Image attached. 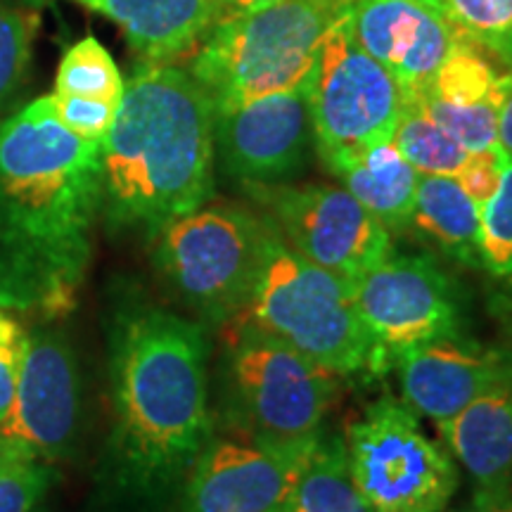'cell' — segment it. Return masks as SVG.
<instances>
[{
    "label": "cell",
    "instance_id": "obj_1",
    "mask_svg": "<svg viewBox=\"0 0 512 512\" xmlns=\"http://www.w3.org/2000/svg\"><path fill=\"white\" fill-rule=\"evenodd\" d=\"M102 209V143L69 131L53 95L0 124V306L57 320L76 306Z\"/></svg>",
    "mask_w": 512,
    "mask_h": 512
},
{
    "label": "cell",
    "instance_id": "obj_2",
    "mask_svg": "<svg viewBox=\"0 0 512 512\" xmlns=\"http://www.w3.org/2000/svg\"><path fill=\"white\" fill-rule=\"evenodd\" d=\"M207 361V335L195 320L143 302L117 311L110 328V463L119 486L159 494L200 456L211 439Z\"/></svg>",
    "mask_w": 512,
    "mask_h": 512
},
{
    "label": "cell",
    "instance_id": "obj_3",
    "mask_svg": "<svg viewBox=\"0 0 512 512\" xmlns=\"http://www.w3.org/2000/svg\"><path fill=\"white\" fill-rule=\"evenodd\" d=\"M214 102L171 64H145L126 83L102 140V209L110 228L155 240L214 190Z\"/></svg>",
    "mask_w": 512,
    "mask_h": 512
},
{
    "label": "cell",
    "instance_id": "obj_4",
    "mask_svg": "<svg viewBox=\"0 0 512 512\" xmlns=\"http://www.w3.org/2000/svg\"><path fill=\"white\" fill-rule=\"evenodd\" d=\"M351 5L354 0H278L254 15L223 17L197 50L192 76L214 110L299 86Z\"/></svg>",
    "mask_w": 512,
    "mask_h": 512
},
{
    "label": "cell",
    "instance_id": "obj_5",
    "mask_svg": "<svg viewBox=\"0 0 512 512\" xmlns=\"http://www.w3.org/2000/svg\"><path fill=\"white\" fill-rule=\"evenodd\" d=\"M242 316L332 375L373 370V344L358 316L351 280L299 256L285 245L273 223Z\"/></svg>",
    "mask_w": 512,
    "mask_h": 512
},
{
    "label": "cell",
    "instance_id": "obj_6",
    "mask_svg": "<svg viewBox=\"0 0 512 512\" xmlns=\"http://www.w3.org/2000/svg\"><path fill=\"white\" fill-rule=\"evenodd\" d=\"M233 320L223 368L238 425L247 437L271 444L316 441L323 434L337 375L249 318Z\"/></svg>",
    "mask_w": 512,
    "mask_h": 512
},
{
    "label": "cell",
    "instance_id": "obj_7",
    "mask_svg": "<svg viewBox=\"0 0 512 512\" xmlns=\"http://www.w3.org/2000/svg\"><path fill=\"white\" fill-rule=\"evenodd\" d=\"M271 226L233 204H211L157 235L155 266L171 294L207 323L247 311Z\"/></svg>",
    "mask_w": 512,
    "mask_h": 512
},
{
    "label": "cell",
    "instance_id": "obj_8",
    "mask_svg": "<svg viewBox=\"0 0 512 512\" xmlns=\"http://www.w3.org/2000/svg\"><path fill=\"white\" fill-rule=\"evenodd\" d=\"M351 8L330 29L311 72L313 138L332 174L392 140L406 105L394 76L356 43Z\"/></svg>",
    "mask_w": 512,
    "mask_h": 512
},
{
    "label": "cell",
    "instance_id": "obj_9",
    "mask_svg": "<svg viewBox=\"0 0 512 512\" xmlns=\"http://www.w3.org/2000/svg\"><path fill=\"white\" fill-rule=\"evenodd\" d=\"M347 458L370 512H441L458 489L453 460L420 430L413 408L392 396L349 427Z\"/></svg>",
    "mask_w": 512,
    "mask_h": 512
},
{
    "label": "cell",
    "instance_id": "obj_10",
    "mask_svg": "<svg viewBox=\"0 0 512 512\" xmlns=\"http://www.w3.org/2000/svg\"><path fill=\"white\" fill-rule=\"evenodd\" d=\"M358 316L373 344V370L439 337L460 335V299L430 256H394L351 280Z\"/></svg>",
    "mask_w": 512,
    "mask_h": 512
},
{
    "label": "cell",
    "instance_id": "obj_11",
    "mask_svg": "<svg viewBox=\"0 0 512 512\" xmlns=\"http://www.w3.org/2000/svg\"><path fill=\"white\" fill-rule=\"evenodd\" d=\"M273 228L306 261L347 280L392 254V235L349 190L335 185H249Z\"/></svg>",
    "mask_w": 512,
    "mask_h": 512
},
{
    "label": "cell",
    "instance_id": "obj_12",
    "mask_svg": "<svg viewBox=\"0 0 512 512\" xmlns=\"http://www.w3.org/2000/svg\"><path fill=\"white\" fill-rule=\"evenodd\" d=\"M81 422V375L67 335L27 332L12 408L0 434L17 456L53 465L74 451Z\"/></svg>",
    "mask_w": 512,
    "mask_h": 512
},
{
    "label": "cell",
    "instance_id": "obj_13",
    "mask_svg": "<svg viewBox=\"0 0 512 512\" xmlns=\"http://www.w3.org/2000/svg\"><path fill=\"white\" fill-rule=\"evenodd\" d=\"M316 441L283 446L254 437L209 439L188 470L181 512H273Z\"/></svg>",
    "mask_w": 512,
    "mask_h": 512
},
{
    "label": "cell",
    "instance_id": "obj_14",
    "mask_svg": "<svg viewBox=\"0 0 512 512\" xmlns=\"http://www.w3.org/2000/svg\"><path fill=\"white\" fill-rule=\"evenodd\" d=\"M313 136L311 76L287 91L214 110V145L230 176L268 185L292 176Z\"/></svg>",
    "mask_w": 512,
    "mask_h": 512
},
{
    "label": "cell",
    "instance_id": "obj_15",
    "mask_svg": "<svg viewBox=\"0 0 512 512\" xmlns=\"http://www.w3.org/2000/svg\"><path fill=\"white\" fill-rule=\"evenodd\" d=\"M351 27L358 46L394 76L406 98L430 86L460 43L425 0H354Z\"/></svg>",
    "mask_w": 512,
    "mask_h": 512
},
{
    "label": "cell",
    "instance_id": "obj_16",
    "mask_svg": "<svg viewBox=\"0 0 512 512\" xmlns=\"http://www.w3.org/2000/svg\"><path fill=\"white\" fill-rule=\"evenodd\" d=\"M401 392L415 413L444 425L477 396L512 382V363L463 337H439L396 356Z\"/></svg>",
    "mask_w": 512,
    "mask_h": 512
},
{
    "label": "cell",
    "instance_id": "obj_17",
    "mask_svg": "<svg viewBox=\"0 0 512 512\" xmlns=\"http://www.w3.org/2000/svg\"><path fill=\"white\" fill-rule=\"evenodd\" d=\"M508 88L510 74H498L475 46L460 41L413 100L467 152H479L498 145V117Z\"/></svg>",
    "mask_w": 512,
    "mask_h": 512
},
{
    "label": "cell",
    "instance_id": "obj_18",
    "mask_svg": "<svg viewBox=\"0 0 512 512\" xmlns=\"http://www.w3.org/2000/svg\"><path fill=\"white\" fill-rule=\"evenodd\" d=\"M439 427L479 486V505L494 508L501 503L512 484V382L477 396Z\"/></svg>",
    "mask_w": 512,
    "mask_h": 512
},
{
    "label": "cell",
    "instance_id": "obj_19",
    "mask_svg": "<svg viewBox=\"0 0 512 512\" xmlns=\"http://www.w3.org/2000/svg\"><path fill=\"white\" fill-rule=\"evenodd\" d=\"M110 17L147 64L188 53L214 24V0H79Z\"/></svg>",
    "mask_w": 512,
    "mask_h": 512
},
{
    "label": "cell",
    "instance_id": "obj_20",
    "mask_svg": "<svg viewBox=\"0 0 512 512\" xmlns=\"http://www.w3.org/2000/svg\"><path fill=\"white\" fill-rule=\"evenodd\" d=\"M335 176L358 202L389 230L413 221L420 174L396 150L392 140L370 147L354 162L339 166Z\"/></svg>",
    "mask_w": 512,
    "mask_h": 512
},
{
    "label": "cell",
    "instance_id": "obj_21",
    "mask_svg": "<svg viewBox=\"0 0 512 512\" xmlns=\"http://www.w3.org/2000/svg\"><path fill=\"white\" fill-rule=\"evenodd\" d=\"M441 252L465 266H482L479 223L482 209L453 176L420 174L413 221Z\"/></svg>",
    "mask_w": 512,
    "mask_h": 512
},
{
    "label": "cell",
    "instance_id": "obj_22",
    "mask_svg": "<svg viewBox=\"0 0 512 512\" xmlns=\"http://www.w3.org/2000/svg\"><path fill=\"white\" fill-rule=\"evenodd\" d=\"M273 512H370L351 479L347 444L320 434L290 494Z\"/></svg>",
    "mask_w": 512,
    "mask_h": 512
},
{
    "label": "cell",
    "instance_id": "obj_23",
    "mask_svg": "<svg viewBox=\"0 0 512 512\" xmlns=\"http://www.w3.org/2000/svg\"><path fill=\"white\" fill-rule=\"evenodd\" d=\"M392 143L418 174L458 176L470 152L427 117L418 100L406 98Z\"/></svg>",
    "mask_w": 512,
    "mask_h": 512
},
{
    "label": "cell",
    "instance_id": "obj_24",
    "mask_svg": "<svg viewBox=\"0 0 512 512\" xmlns=\"http://www.w3.org/2000/svg\"><path fill=\"white\" fill-rule=\"evenodd\" d=\"M460 41L512 64V0H425Z\"/></svg>",
    "mask_w": 512,
    "mask_h": 512
},
{
    "label": "cell",
    "instance_id": "obj_25",
    "mask_svg": "<svg viewBox=\"0 0 512 512\" xmlns=\"http://www.w3.org/2000/svg\"><path fill=\"white\" fill-rule=\"evenodd\" d=\"M126 81L117 62L95 36L81 38L62 57L55 76L57 95H79V98L105 100L121 105Z\"/></svg>",
    "mask_w": 512,
    "mask_h": 512
},
{
    "label": "cell",
    "instance_id": "obj_26",
    "mask_svg": "<svg viewBox=\"0 0 512 512\" xmlns=\"http://www.w3.org/2000/svg\"><path fill=\"white\" fill-rule=\"evenodd\" d=\"M38 15L0 3V124L15 110L34 60Z\"/></svg>",
    "mask_w": 512,
    "mask_h": 512
},
{
    "label": "cell",
    "instance_id": "obj_27",
    "mask_svg": "<svg viewBox=\"0 0 512 512\" xmlns=\"http://www.w3.org/2000/svg\"><path fill=\"white\" fill-rule=\"evenodd\" d=\"M479 259L484 271L512 283V157L505 159L501 185L494 197L482 207Z\"/></svg>",
    "mask_w": 512,
    "mask_h": 512
},
{
    "label": "cell",
    "instance_id": "obj_28",
    "mask_svg": "<svg viewBox=\"0 0 512 512\" xmlns=\"http://www.w3.org/2000/svg\"><path fill=\"white\" fill-rule=\"evenodd\" d=\"M55 479L50 463L36 458H12L0 467V512H34L46 501Z\"/></svg>",
    "mask_w": 512,
    "mask_h": 512
},
{
    "label": "cell",
    "instance_id": "obj_29",
    "mask_svg": "<svg viewBox=\"0 0 512 512\" xmlns=\"http://www.w3.org/2000/svg\"><path fill=\"white\" fill-rule=\"evenodd\" d=\"M53 105L57 119L69 131L86 140H100V143L112 128L119 110V105H114V102L57 93H53Z\"/></svg>",
    "mask_w": 512,
    "mask_h": 512
},
{
    "label": "cell",
    "instance_id": "obj_30",
    "mask_svg": "<svg viewBox=\"0 0 512 512\" xmlns=\"http://www.w3.org/2000/svg\"><path fill=\"white\" fill-rule=\"evenodd\" d=\"M24 344H27V332L12 316V311L0 306V425L8 418L15 401Z\"/></svg>",
    "mask_w": 512,
    "mask_h": 512
},
{
    "label": "cell",
    "instance_id": "obj_31",
    "mask_svg": "<svg viewBox=\"0 0 512 512\" xmlns=\"http://www.w3.org/2000/svg\"><path fill=\"white\" fill-rule=\"evenodd\" d=\"M505 159H508V155L501 150V145H496L489 147V150L470 152L463 169L458 171L456 181L460 183V188L472 197V202H475L479 209L494 197L498 185H501Z\"/></svg>",
    "mask_w": 512,
    "mask_h": 512
},
{
    "label": "cell",
    "instance_id": "obj_32",
    "mask_svg": "<svg viewBox=\"0 0 512 512\" xmlns=\"http://www.w3.org/2000/svg\"><path fill=\"white\" fill-rule=\"evenodd\" d=\"M216 3V15L223 17H238V15H254V12H261L271 5L278 3V0H214Z\"/></svg>",
    "mask_w": 512,
    "mask_h": 512
},
{
    "label": "cell",
    "instance_id": "obj_33",
    "mask_svg": "<svg viewBox=\"0 0 512 512\" xmlns=\"http://www.w3.org/2000/svg\"><path fill=\"white\" fill-rule=\"evenodd\" d=\"M498 145L505 155L512 157V74H510V88L505 95L501 117H498Z\"/></svg>",
    "mask_w": 512,
    "mask_h": 512
},
{
    "label": "cell",
    "instance_id": "obj_34",
    "mask_svg": "<svg viewBox=\"0 0 512 512\" xmlns=\"http://www.w3.org/2000/svg\"><path fill=\"white\" fill-rule=\"evenodd\" d=\"M12 458H24V456H17V453L12 451V446L8 444V441H5L3 434H0V467H3Z\"/></svg>",
    "mask_w": 512,
    "mask_h": 512
},
{
    "label": "cell",
    "instance_id": "obj_35",
    "mask_svg": "<svg viewBox=\"0 0 512 512\" xmlns=\"http://www.w3.org/2000/svg\"><path fill=\"white\" fill-rule=\"evenodd\" d=\"M489 512H512V503H498L494 508H489Z\"/></svg>",
    "mask_w": 512,
    "mask_h": 512
},
{
    "label": "cell",
    "instance_id": "obj_36",
    "mask_svg": "<svg viewBox=\"0 0 512 512\" xmlns=\"http://www.w3.org/2000/svg\"><path fill=\"white\" fill-rule=\"evenodd\" d=\"M470 512H489V508H484V505H477V508L470 510Z\"/></svg>",
    "mask_w": 512,
    "mask_h": 512
},
{
    "label": "cell",
    "instance_id": "obj_37",
    "mask_svg": "<svg viewBox=\"0 0 512 512\" xmlns=\"http://www.w3.org/2000/svg\"><path fill=\"white\" fill-rule=\"evenodd\" d=\"M34 512H48V510H46V505H43V503H41V505H36V508H34Z\"/></svg>",
    "mask_w": 512,
    "mask_h": 512
}]
</instances>
